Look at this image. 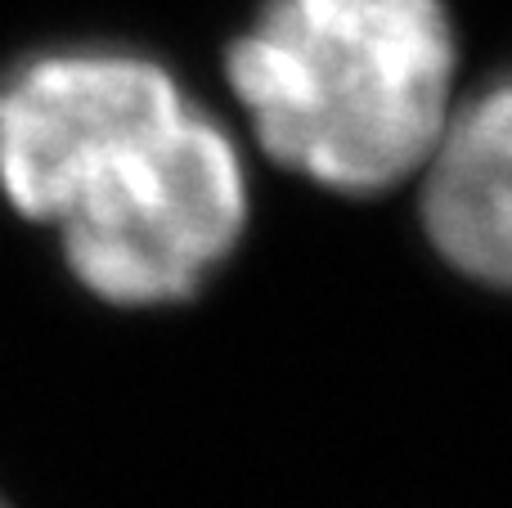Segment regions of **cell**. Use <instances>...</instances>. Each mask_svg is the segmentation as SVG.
Instances as JSON below:
<instances>
[{"instance_id": "obj_1", "label": "cell", "mask_w": 512, "mask_h": 508, "mask_svg": "<svg viewBox=\"0 0 512 508\" xmlns=\"http://www.w3.org/2000/svg\"><path fill=\"white\" fill-rule=\"evenodd\" d=\"M256 149L346 198L414 180L459 99L445 0H261L225 50Z\"/></svg>"}, {"instance_id": "obj_2", "label": "cell", "mask_w": 512, "mask_h": 508, "mask_svg": "<svg viewBox=\"0 0 512 508\" xmlns=\"http://www.w3.org/2000/svg\"><path fill=\"white\" fill-rule=\"evenodd\" d=\"M248 162L234 131L185 95L117 135L77 176L50 230L90 297L122 311L189 302L243 243Z\"/></svg>"}, {"instance_id": "obj_3", "label": "cell", "mask_w": 512, "mask_h": 508, "mask_svg": "<svg viewBox=\"0 0 512 508\" xmlns=\"http://www.w3.org/2000/svg\"><path fill=\"white\" fill-rule=\"evenodd\" d=\"M189 90L135 50H50L0 77V198L50 225L104 144L176 108Z\"/></svg>"}, {"instance_id": "obj_4", "label": "cell", "mask_w": 512, "mask_h": 508, "mask_svg": "<svg viewBox=\"0 0 512 508\" xmlns=\"http://www.w3.org/2000/svg\"><path fill=\"white\" fill-rule=\"evenodd\" d=\"M418 216L432 252L463 279L504 288L512 261V95L504 77L454 99L418 162Z\"/></svg>"}, {"instance_id": "obj_5", "label": "cell", "mask_w": 512, "mask_h": 508, "mask_svg": "<svg viewBox=\"0 0 512 508\" xmlns=\"http://www.w3.org/2000/svg\"><path fill=\"white\" fill-rule=\"evenodd\" d=\"M0 508H5V504H0Z\"/></svg>"}]
</instances>
